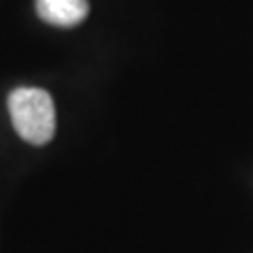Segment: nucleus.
<instances>
[{"label":"nucleus","mask_w":253,"mask_h":253,"mask_svg":"<svg viewBox=\"0 0 253 253\" xmlns=\"http://www.w3.org/2000/svg\"><path fill=\"white\" fill-rule=\"evenodd\" d=\"M8 109L11 124L21 139L30 145H45L54 135V105L42 88H17L9 94Z\"/></svg>","instance_id":"1"},{"label":"nucleus","mask_w":253,"mask_h":253,"mask_svg":"<svg viewBox=\"0 0 253 253\" xmlns=\"http://www.w3.org/2000/svg\"><path fill=\"white\" fill-rule=\"evenodd\" d=\"M38 15L54 27H75L88 15L86 0H36Z\"/></svg>","instance_id":"2"}]
</instances>
